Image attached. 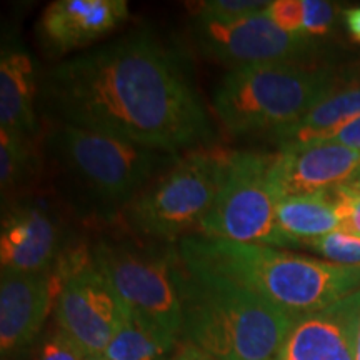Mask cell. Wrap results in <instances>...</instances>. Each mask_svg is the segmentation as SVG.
<instances>
[{"label":"cell","mask_w":360,"mask_h":360,"mask_svg":"<svg viewBox=\"0 0 360 360\" xmlns=\"http://www.w3.org/2000/svg\"><path fill=\"white\" fill-rule=\"evenodd\" d=\"M44 148L74 202L98 217H120L125 207L179 159V154L65 124H49Z\"/></svg>","instance_id":"cell-4"},{"label":"cell","mask_w":360,"mask_h":360,"mask_svg":"<svg viewBox=\"0 0 360 360\" xmlns=\"http://www.w3.org/2000/svg\"><path fill=\"white\" fill-rule=\"evenodd\" d=\"M129 15L125 0H57L39 20V35L56 53L82 49L117 29Z\"/></svg>","instance_id":"cell-15"},{"label":"cell","mask_w":360,"mask_h":360,"mask_svg":"<svg viewBox=\"0 0 360 360\" xmlns=\"http://www.w3.org/2000/svg\"><path fill=\"white\" fill-rule=\"evenodd\" d=\"M170 360H217V359L212 357V355L205 354L204 350L197 349L195 345L187 344L186 342V344H182L180 347H177V350H175Z\"/></svg>","instance_id":"cell-28"},{"label":"cell","mask_w":360,"mask_h":360,"mask_svg":"<svg viewBox=\"0 0 360 360\" xmlns=\"http://www.w3.org/2000/svg\"><path fill=\"white\" fill-rule=\"evenodd\" d=\"M337 87L328 69L270 62L231 69L214 92L215 115L232 135L281 134Z\"/></svg>","instance_id":"cell-5"},{"label":"cell","mask_w":360,"mask_h":360,"mask_svg":"<svg viewBox=\"0 0 360 360\" xmlns=\"http://www.w3.org/2000/svg\"><path fill=\"white\" fill-rule=\"evenodd\" d=\"M40 110L65 124L167 154L209 146L212 127L179 53L134 30L52 67L40 77Z\"/></svg>","instance_id":"cell-1"},{"label":"cell","mask_w":360,"mask_h":360,"mask_svg":"<svg viewBox=\"0 0 360 360\" xmlns=\"http://www.w3.org/2000/svg\"><path fill=\"white\" fill-rule=\"evenodd\" d=\"M359 174L360 150L332 141L281 148L272 167L278 199L328 192L355 182Z\"/></svg>","instance_id":"cell-12"},{"label":"cell","mask_w":360,"mask_h":360,"mask_svg":"<svg viewBox=\"0 0 360 360\" xmlns=\"http://www.w3.org/2000/svg\"><path fill=\"white\" fill-rule=\"evenodd\" d=\"M269 4L270 2H259V0H209V2H202L197 8V17L219 22L238 20L262 12Z\"/></svg>","instance_id":"cell-22"},{"label":"cell","mask_w":360,"mask_h":360,"mask_svg":"<svg viewBox=\"0 0 360 360\" xmlns=\"http://www.w3.org/2000/svg\"><path fill=\"white\" fill-rule=\"evenodd\" d=\"M335 20V8L323 0H304V37L323 35Z\"/></svg>","instance_id":"cell-26"},{"label":"cell","mask_w":360,"mask_h":360,"mask_svg":"<svg viewBox=\"0 0 360 360\" xmlns=\"http://www.w3.org/2000/svg\"><path fill=\"white\" fill-rule=\"evenodd\" d=\"M276 154L233 150L215 200L197 227L202 237L290 247L277 225Z\"/></svg>","instance_id":"cell-8"},{"label":"cell","mask_w":360,"mask_h":360,"mask_svg":"<svg viewBox=\"0 0 360 360\" xmlns=\"http://www.w3.org/2000/svg\"><path fill=\"white\" fill-rule=\"evenodd\" d=\"M309 249H312L328 262L340 265H360V237L344 231H335L327 236L304 242Z\"/></svg>","instance_id":"cell-21"},{"label":"cell","mask_w":360,"mask_h":360,"mask_svg":"<svg viewBox=\"0 0 360 360\" xmlns=\"http://www.w3.org/2000/svg\"><path fill=\"white\" fill-rule=\"evenodd\" d=\"M277 225L292 245L340 231L342 222L334 192L282 197L277 202Z\"/></svg>","instance_id":"cell-18"},{"label":"cell","mask_w":360,"mask_h":360,"mask_svg":"<svg viewBox=\"0 0 360 360\" xmlns=\"http://www.w3.org/2000/svg\"><path fill=\"white\" fill-rule=\"evenodd\" d=\"M295 321L229 278L182 265L180 335L217 360H274Z\"/></svg>","instance_id":"cell-3"},{"label":"cell","mask_w":360,"mask_h":360,"mask_svg":"<svg viewBox=\"0 0 360 360\" xmlns=\"http://www.w3.org/2000/svg\"><path fill=\"white\" fill-rule=\"evenodd\" d=\"M232 152L209 143L180 154L122 210L120 219L129 232L170 244L199 227L214 204Z\"/></svg>","instance_id":"cell-6"},{"label":"cell","mask_w":360,"mask_h":360,"mask_svg":"<svg viewBox=\"0 0 360 360\" xmlns=\"http://www.w3.org/2000/svg\"><path fill=\"white\" fill-rule=\"evenodd\" d=\"M62 283L56 302L58 327L89 357L103 355L122 326L125 305L94 262L92 250H65L53 269Z\"/></svg>","instance_id":"cell-9"},{"label":"cell","mask_w":360,"mask_h":360,"mask_svg":"<svg viewBox=\"0 0 360 360\" xmlns=\"http://www.w3.org/2000/svg\"><path fill=\"white\" fill-rule=\"evenodd\" d=\"M90 250L125 307L179 339L184 265L179 247L130 232L102 237Z\"/></svg>","instance_id":"cell-7"},{"label":"cell","mask_w":360,"mask_h":360,"mask_svg":"<svg viewBox=\"0 0 360 360\" xmlns=\"http://www.w3.org/2000/svg\"><path fill=\"white\" fill-rule=\"evenodd\" d=\"M62 283L56 272L2 270L0 276V347L4 354L29 347L56 309Z\"/></svg>","instance_id":"cell-13"},{"label":"cell","mask_w":360,"mask_h":360,"mask_svg":"<svg viewBox=\"0 0 360 360\" xmlns=\"http://www.w3.org/2000/svg\"><path fill=\"white\" fill-rule=\"evenodd\" d=\"M193 39L205 57L231 69L270 62H297L309 52V37L283 32L262 12L219 22L195 17Z\"/></svg>","instance_id":"cell-10"},{"label":"cell","mask_w":360,"mask_h":360,"mask_svg":"<svg viewBox=\"0 0 360 360\" xmlns=\"http://www.w3.org/2000/svg\"><path fill=\"white\" fill-rule=\"evenodd\" d=\"M184 264L222 276L292 317L317 312L360 290V265H340L264 244L186 237Z\"/></svg>","instance_id":"cell-2"},{"label":"cell","mask_w":360,"mask_h":360,"mask_svg":"<svg viewBox=\"0 0 360 360\" xmlns=\"http://www.w3.org/2000/svg\"><path fill=\"white\" fill-rule=\"evenodd\" d=\"M87 357L89 355L80 347L79 342L58 327L44 339L37 360H85Z\"/></svg>","instance_id":"cell-24"},{"label":"cell","mask_w":360,"mask_h":360,"mask_svg":"<svg viewBox=\"0 0 360 360\" xmlns=\"http://www.w3.org/2000/svg\"><path fill=\"white\" fill-rule=\"evenodd\" d=\"M339 205L340 231L360 237V187L355 184L332 188Z\"/></svg>","instance_id":"cell-23"},{"label":"cell","mask_w":360,"mask_h":360,"mask_svg":"<svg viewBox=\"0 0 360 360\" xmlns=\"http://www.w3.org/2000/svg\"><path fill=\"white\" fill-rule=\"evenodd\" d=\"M359 323L360 290L297 319L274 360H355Z\"/></svg>","instance_id":"cell-14"},{"label":"cell","mask_w":360,"mask_h":360,"mask_svg":"<svg viewBox=\"0 0 360 360\" xmlns=\"http://www.w3.org/2000/svg\"><path fill=\"white\" fill-rule=\"evenodd\" d=\"M265 15L283 32L302 35L304 0H276V2H270L265 8Z\"/></svg>","instance_id":"cell-25"},{"label":"cell","mask_w":360,"mask_h":360,"mask_svg":"<svg viewBox=\"0 0 360 360\" xmlns=\"http://www.w3.org/2000/svg\"><path fill=\"white\" fill-rule=\"evenodd\" d=\"M64 224L45 199H15L4 205L0 232L2 270L42 274L56 267L65 252Z\"/></svg>","instance_id":"cell-11"},{"label":"cell","mask_w":360,"mask_h":360,"mask_svg":"<svg viewBox=\"0 0 360 360\" xmlns=\"http://www.w3.org/2000/svg\"><path fill=\"white\" fill-rule=\"evenodd\" d=\"M355 360H360V323L357 330V340H355Z\"/></svg>","instance_id":"cell-30"},{"label":"cell","mask_w":360,"mask_h":360,"mask_svg":"<svg viewBox=\"0 0 360 360\" xmlns=\"http://www.w3.org/2000/svg\"><path fill=\"white\" fill-rule=\"evenodd\" d=\"M40 79L32 57L22 45L8 40L0 56V129L39 139L35 102Z\"/></svg>","instance_id":"cell-16"},{"label":"cell","mask_w":360,"mask_h":360,"mask_svg":"<svg viewBox=\"0 0 360 360\" xmlns=\"http://www.w3.org/2000/svg\"><path fill=\"white\" fill-rule=\"evenodd\" d=\"M345 22H347L349 30L357 40H360V7L349 8L345 12Z\"/></svg>","instance_id":"cell-29"},{"label":"cell","mask_w":360,"mask_h":360,"mask_svg":"<svg viewBox=\"0 0 360 360\" xmlns=\"http://www.w3.org/2000/svg\"><path fill=\"white\" fill-rule=\"evenodd\" d=\"M354 184H355V186H359V187H360V184H359V182H354Z\"/></svg>","instance_id":"cell-33"},{"label":"cell","mask_w":360,"mask_h":360,"mask_svg":"<svg viewBox=\"0 0 360 360\" xmlns=\"http://www.w3.org/2000/svg\"><path fill=\"white\" fill-rule=\"evenodd\" d=\"M177 337L167 334L125 307L119 332L103 357L109 360H170L177 350Z\"/></svg>","instance_id":"cell-19"},{"label":"cell","mask_w":360,"mask_h":360,"mask_svg":"<svg viewBox=\"0 0 360 360\" xmlns=\"http://www.w3.org/2000/svg\"><path fill=\"white\" fill-rule=\"evenodd\" d=\"M332 142L354 148V150H360V115L355 120H352L347 127L342 129L340 132L332 139Z\"/></svg>","instance_id":"cell-27"},{"label":"cell","mask_w":360,"mask_h":360,"mask_svg":"<svg viewBox=\"0 0 360 360\" xmlns=\"http://www.w3.org/2000/svg\"><path fill=\"white\" fill-rule=\"evenodd\" d=\"M355 182H359L360 184V174H359V177H357V180H355ZM354 184V182H352Z\"/></svg>","instance_id":"cell-32"},{"label":"cell","mask_w":360,"mask_h":360,"mask_svg":"<svg viewBox=\"0 0 360 360\" xmlns=\"http://www.w3.org/2000/svg\"><path fill=\"white\" fill-rule=\"evenodd\" d=\"M85 360H109V359H105L103 355H94V357H87Z\"/></svg>","instance_id":"cell-31"},{"label":"cell","mask_w":360,"mask_h":360,"mask_svg":"<svg viewBox=\"0 0 360 360\" xmlns=\"http://www.w3.org/2000/svg\"><path fill=\"white\" fill-rule=\"evenodd\" d=\"M39 154L37 139L0 129V187L4 199L35 177Z\"/></svg>","instance_id":"cell-20"},{"label":"cell","mask_w":360,"mask_h":360,"mask_svg":"<svg viewBox=\"0 0 360 360\" xmlns=\"http://www.w3.org/2000/svg\"><path fill=\"white\" fill-rule=\"evenodd\" d=\"M360 115V82L335 87L302 120L274 135L281 148L332 141Z\"/></svg>","instance_id":"cell-17"}]
</instances>
